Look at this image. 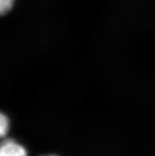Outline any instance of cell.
Here are the masks:
<instances>
[{"instance_id":"6da1fadb","label":"cell","mask_w":155,"mask_h":156,"mask_svg":"<svg viewBox=\"0 0 155 156\" xmlns=\"http://www.w3.org/2000/svg\"><path fill=\"white\" fill-rule=\"evenodd\" d=\"M0 156H28L25 147L12 139H6L1 144Z\"/></svg>"},{"instance_id":"7a4b0ae2","label":"cell","mask_w":155,"mask_h":156,"mask_svg":"<svg viewBox=\"0 0 155 156\" xmlns=\"http://www.w3.org/2000/svg\"><path fill=\"white\" fill-rule=\"evenodd\" d=\"M9 128H10L9 118L6 115L2 113L1 116H0V136L2 137L5 136L7 134Z\"/></svg>"},{"instance_id":"3957f363","label":"cell","mask_w":155,"mask_h":156,"mask_svg":"<svg viewBox=\"0 0 155 156\" xmlns=\"http://www.w3.org/2000/svg\"><path fill=\"white\" fill-rule=\"evenodd\" d=\"M14 0H0V12L1 14H6L13 6Z\"/></svg>"},{"instance_id":"277c9868","label":"cell","mask_w":155,"mask_h":156,"mask_svg":"<svg viewBox=\"0 0 155 156\" xmlns=\"http://www.w3.org/2000/svg\"><path fill=\"white\" fill-rule=\"evenodd\" d=\"M42 156H57L55 154H47V155H42Z\"/></svg>"}]
</instances>
